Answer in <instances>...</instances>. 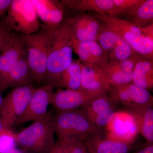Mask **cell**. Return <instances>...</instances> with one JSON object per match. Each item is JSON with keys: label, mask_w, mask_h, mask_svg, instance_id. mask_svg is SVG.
I'll return each instance as SVG.
<instances>
[{"label": "cell", "mask_w": 153, "mask_h": 153, "mask_svg": "<svg viewBox=\"0 0 153 153\" xmlns=\"http://www.w3.org/2000/svg\"><path fill=\"white\" fill-rule=\"evenodd\" d=\"M12 2V0H0V19H2L6 16Z\"/></svg>", "instance_id": "obj_30"}, {"label": "cell", "mask_w": 153, "mask_h": 153, "mask_svg": "<svg viewBox=\"0 0 153 153\" xmlns=\"http://www.w3.org/2000/svg\"><path fill=\"white\" fill-rule=\"evenodd\" d=\"M108 94L117 106L120 105L126 110L153 104V96L149 91L132 82L111 85Z\"/></svg>", "instance_id": "obj_7"}, {"label": "cell", "mask_w": 153, "mask_h": 153, "mask_svg": "<svg viewBox=\"0 0 153 153\" xmlns=\"http://www.w3.org/2000/svg\"><path fill=\"white\" fill-rule=\"evenodd\" d=\"M52 117L50 114L16 134V146L29 152L49 153L55 143Z\"/></svg>", "instance_id": "obj_3"}, {"label": "cell", "mask_w": 153, "mask_h": 153, "mask_svg": "<svg viewBox=\"0 0 153 153\" xmlns=\"http://www.w3.org/2000/svg\"><path fill=\"white\" fill-rule=\"evenodd\" d=\"M16 146V133L11 128L0 133V153H5Z\"/></svg>", "instance_id": "obj_28"}, {"label": "cell", "mask_w": 153, "mask_h": 153, "mask_svg": "<svg viewBox=\"0 0 153 153\" xmlns=\"http://www.w3.org/2000/svg\"><path fill=\"white\" fill-rule=\"evenodd\" d=\"M26 56L21 58L8 74L0 79L1 91L7 88L33 85L34 80Z\"/></svg>", "instance_id": "obj_21"}, {"label": "cell", "mask_w": 153, "mask_h": 153, "mask_svg": "<svg viewBox=\"0 0 153 153\" xmlns=\"http://www.w3.org/2000/svg\"><path fill=\"white\" fill-rule=\"evenodd\" d=\"M0 90H1V89H0Z\"/></svg>", "instance_id": "obj_36"}, {"label": "cell", "mask_w": 153, "mask_h": 153, "mask_svg": "<svg viewBox=\"0 0 153 153\" xmlns=\"http://www.w3.org/2000/svg\"><path fill=\"white\" fill-rule=\"evenodd\" d=\"M131 17V23L139 28L153 24V0H145Z\"/></svg>", "instance_id": "obj_26"}, {"label": "cell", "mask_w": 153, "mask_h": 153, "mask_svg": "<svg viewBox=\"0 0 153 153\" xmlns=\"http://www.w3.org/2000/svg\"><path fill=\"white\" fill-rule=\"evenodd\" d=\"M102 68L82 63L80 89L94 96L107 92L110 85L105 79Z\"/></svg>", "instance_id": "obj_19"}, {"label": "cell", "mask_w": 153, "mask_h": 153, "mask_svg": "<svg viewBox=\"0 0 153 153\" xmlns=\"http://www.w3.org/2000/svg\"><path fill=\"white\" fill-rule=\"evenodd\" d=\"M8 128H11L10 126L5 120L0 117V133Z\"/></svg>", "instance_id": "obj_33"}, {"label": "cell", "mask_w": 153, "mask_h": 153, "mask_svg": "<svg viewBox=\"0 0 153 153\" xmlns=\"http://www.w3.org/2000/svg\"><path fill=\"white\" fill-rule=\"evenodd\" d=\"M36 10L38 19L42 25L56 28L61 24L64 18V8L60 1L57 0H31Z\"/></svg>", "instance_id": "obj_18"}, {"label": "cell", "mask_w": 153, "mask_h": 153, "mask_svg": "<svg viewBox=\"0 0 153 153\" xmlns=\"http://www.w3.org/2000/svg\"><path fill=\"white\" fill-rule=\"evenodd\" d=\"M142 57L137 54L126 60L108 63L102 68L110 86L132 82L134 68Z\"/></svg>", "instance_id": "obj_15"}, {"label": "cell", "mask_w": 153, "mask_h": 153, "mask_svg": "<svg viewBox=\"0 0 153 153\" xmlns=\"http://www.w3.org/2000/svg\"><path fill=\"white\" fill-rule=\"evenodd\" d=\"M91 16L103 22L108 28L126 41L137 53L153 60V40L144 36L136 25L127 20L105 14L93 13Z\"/></svg>", "instance_id": "obj_4"}, {"label": "cell", "mask_w": 153, "mask_h": 153, "mask_svg": "<svg viewBox=\"0 0 153 153\" xmlns=\"http://www.w3.org/2000/svg\"><path fill=\"white\" fill-rule=\"evenodd\" d=\"M118 16L132 17L145 0H113Z\"/></svg>", "instance_id": "obj_27"}, {"label": "cell", "mask_w": 153, "mask_h": 153, "mask_svg": "<svg viewBox=\"0 0 153 153\" xmlns=\"http://www.w3.org/2000/svg\"><path fill=\"white\" fill-rule=\"evenodd\" d=\"M140 29L144 36L153 40V24L140 28Z\"/></svg>", "instance_id": "obj_31"}, {"label": "cell", "mask_w": 153, "mask_h": 153, "mask_svg": "<svg viewBox=\"0 0 153 153\" xmlns=\"http://www.w3.org/2000/svg\"><path fill=\"white\" fill-rule=\"evenodd\" d=\"M71 21L72 16L64 18L53 32L43 85L50 84L59 88L62 73L73 61Z\"/></svg>", "instance_id": "obj_1"}, {"label": "cell", "mask_w": 153, "mask_h": 153, "mask_svg": "<svg viewBox=\"0 0 153 153\" xmlns=\"http://www.w3.org/2000/svg\"><path fill=\"white\" fill-rule=\"evenodd\" d=\"M1 91L0 90V108H1V107L2 105L3 100H4L1 94Z\"/></svg>", "instance_id": "obj_35"}, {"label": "cell", "mask_w": 153, "mask_h": 153, "mask_svg": "<svg viewBox=\"0 0 153 153\" xmlns=\"http://www.w3.org/2000/svg\"><path fill=\"white\" fill-rule=\"evenodd\" d=\"M5 153H32L29 152H25V151H24L22 150L21 149H18V148H17L16 147H14L13 148V149H11L10 150V151H9L8 152H7Z\"/></svg>", "instance_id": "obj_34"}, {"label": "cell", "mask_w": 153, "mask_h": 153, "mask_svg": "<svg viewBox=\"0 0 153 153\" xmlns=\"http://www.w3.org/2000/svg\"><path fill=\"white\" fill-rule=\"evenodd\" d=\"M94 97L82 89L58 88L52 94L50 104L57 112L74 110L80 108Z\"/></svg>", "instance_id": "obj_14"}, {"label": "cell", "mask_w": 153, "mask_h": 153, "mask_svg": "<svg viewBox=\"0 0 153 153\" xmlns=\"http://www.w3.org/2000/svg\"><path fill=\"white\" fill-rule=\"evenodd\" d=\"M55 28L41 25L39 30L33 34H18L25 44L34 82L39 86L43 85L45 78L49 46Z\"/></svg>", "instance_id": "obj_2"}, {"label": "cell", "mask_w": 153, "mask_h": 153, "mask_svg": "<svg viewBox=\"0 0 153 153\" xmlns=\"http://www.w3.org/2000/svg\"><path fill=\"white\" fill-rule=\"evenodd\" d=\"M36 88L30 85L13 88L4 98L0 108V117L5 120L11 127L16 125L25 114Z\"/></svg>", "instance_id": "obj_8"}, {"label": "cell", "mask_w": 153, "mask_h": 153, "mask_svg": "<svg viewBox=\"0 0 153 153\" xmlns=\"http://www.w3.org/2000/svg\"><path fill=\"white\" fill-rule=\"evenodd\" d=\"M26 56L25 44L16 33L0 55V79L8 74L21 58Z\"/></svg>", "instance_id": "obj_20"}, {"label": "cell", "mask_w": 153, "mask_h": 153, "mask_svg": "<svg viewBox=\"0 0 153 153\" xmlns=\"http://www.w3.org/2000/svg\"><path fill=\"white\" fill-rule=\"evenodd\" d=\"M117 107L107 92L93 97L79 109L97 128L103 130L113 119Z\"/></svg>", "instance_id": "obj_9"}, {"label": "cell", "mask_w": 153, "mask_h": 153, "mask_svg": "<svg viewBox=\"0 0 153 153\" xmlns=\"http://www.w3.org/2000/svg\"><path fill=\"white\" fill-rule=\"evenodd\" d=\"M132 153H153V144L146 143L142 147Z\"/></svg>", "instance_id": "obj_32"}, {"label": "cell", "mask_w": 153, "mask_h": 153, "mask_svg": "<svg viewBox=\"0 0 153 153\" xmlns=\"http://www.w3.org/2000/svg\"><path fill=\"white\" fill-rule=\"evenodd\" d=\"M55 88L50 84H43L34 91L27 109L16 125L44 118L51 113L48 111Z\"/></svg>", "instance_id": "obj_11"}, {"label": "cell", "mask_w": 153, "mask_h": 153, "mask_svg": "<svg viewBox=\"0 0 153 153\" xmlns=\"http://www.w3.org/2000/svg\"><path fill=\"white\" fill-rule=\"evenodd\" d=\"M98 42L107 55L108 63L126 60L137 54L126 41L105 25Z\"/></svg>", "instance_id": "obj_10"}, {"label": "cell", "mask_w": 153, "mask_h": 153, "mask_svg": "<svg viewBox=\"0 0 153 153\" xmlns=\"http://www.w3.org/2000/svg\"><path fill=\"white\" fill-rule=\"evenodd\" d=\"M55 134L59 139H84L97 128L80 109L56 113L52 117Z\"/></svg>", "instance_id": "obj_6"}, {"label": "cell", "mask_w": 153, "mask_h": 153, "mask_svg": "<svg viewBox=\"0 0 153 153\" xmlns=\"http://www.w3.org/2000/svg\"><path fill=\"white\" fill-rule=\"evenodd\" d=\"M84 142L88 153H129L132 148L131 143L111 139L101 129L85 137Z\"/></svg>", "instance_id": "obj_12"}, {"label": "cell", "mask_w": 153, "mask_h": 153, "mask_svg": "<svg viewBox=\"0 0 153 153\" xmlns=\"http://www.w3.org/2000/svg\"><path fill=\"white\" fill-rule=\"evenodd\" d=\"M73 52L77 55L82 64L103 68L108 64L107 55L96 41L81 42L72 37Z\"/></svg>", "instance_id": "obj_16"}, {"label": "cell", "mask_w": 153, "mask_h": 153, "mask_svg": "<svg viewBox=\"0 0 153 153\" xmlns=\"http://www.w3.org/2000/svg\"><path fill=\"white\" fill-rule=\"evenodd\" d=\"M153 105L126 110L134 118L139 131L148 144H153Z\"/></svg>", "instance_id": "obj_22"}, {"label": "cell", "mask_w": 153, "mask_h": 153, "mask_svg": "<svg viewBox=\"0 0 153 153\" xmlns=\"http://www.w3.org/2000/svg\"><path fill=\"white\" fill-rule=\"evenodd\" d=\"M0 20L11 32L25 35L36 33L41 25L31 0H12L6 16Z\"/></svg>", "instance_id": "obj_5"}, {"label": "cell", "mask_w": 153, "mask_h": 153, "mask_svg": "<svg viewBox=\"0 0 153 153\" xmlns=\"http://www.w3.org/2000/svg\"><path fill=\"white\" fill-rule=\"evenodd\" d=\"M132 82L149 90L153 87V60L142 57L137 63L133 73Z\"/></svg>", "instance_id": "obj_23"}, {"label": "cell", "mask_w": 153, "mask_h": 153, "mask_svg": "<svg viewBox=\"0 0 153 153\" xmlns=\"http://www.w3.org/2000/svg\"><path fill=\"white\" fill-rule=\"evenodd\" d=\"M16 34L8 30L0 20V52H2Z\"/></svg>", "instance_id": "obj_29"}, {"label": "cell", "mask_w": 153, "mask_h": 153, "mask_svg": "<svg viewBox=\"0 0 153 153\" xmlns=\"http://www.w3.org/2000/svg\"><path fill=\"white\" fill-rule=\"evenodd\" d=\"M81 62L79 59L73 60L71 64L62 73L59 88L79 90L81 88Z\"/></svg>", "instance_id": "obj_24"}, {"label": "cell", "mask_w": 153, "mask_h": 153, "mask_svg": "<svg viewBox=\"0 0 153 153\" xmlns=\"http://www.w3.org/2000/svg\"><path fill=\"white\" fill-rule=\"evenodd\" d=\"M49 153H88L84 139L58 138Z\"/></svg>", "instance_id": "obj_25"}, {"label": "cell", "mask_w": 153, "mask_h": 153, "mask_svg": "<svg viewBox=\"0 0 153 153\" xmlns=\"http://www.w3.org/2000/svg\"><path fill=\"white\" fill-rule=\"evenodd\" d=\"M100 21L84 12L72 16L71 32L73 38L81 42H98L102 29Z\"/></svg>", "instance_id": "obj_13"}, {"label": "cell", "mask_w": 153, "mask_h": 153, "mask_svg": "<svg viewBox=\"0 0 153 153\" xmlns=\"http://www.w3.org/2000/svg\"><path fill=\"white\" fill-rule=\"evenodd\" d=\"M64 13L66 11L76 14L85 11L105 14L117 17L118 13L113 0H62Z\"/></svg>", "instance_id": "obj_17"}]
</instances>
